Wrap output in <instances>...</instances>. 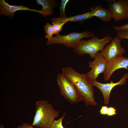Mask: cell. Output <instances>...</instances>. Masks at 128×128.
<instances>
[{
	"instance_id": "1",
	"label": "cell",
	"mask_w": 128,
	"mask_h": 128,
	"mask_svg": "<svg viewBox=\"0 0 128 128\" xmlns=\"http://www.w3.org/2000/svg\"><path fill=\"white\" fill-rule=\"evenodd\" d=\"M62 74L74 85L82 101L87 105L96 106L92 80L87 73H79L72 67L62 68Z\"/></svg>"
},
{
	"instance_id": "2",
	"label": "cell",
	"mask_w": 128,
	"mask_h": 128,
	"mask_svg": "<svg viewBox=\"0 0 128 128\" xmlns=\"http://www.w3.org/2000/svg\"><path fill=\"white\" fill-rule=\"evenodd\" d=\"M36 109L31 125L39 128H50L55 118L59 116V112L46 100L36 102Z\"/></svg>"
},
{
	"instance_id": "3",
	"label": "cell",
	"mask_w": 128,
	"mask_h": 128,
	"mask_svg": "<svg viewBox=\"0 0 128 128\" xmlns=\"http://www.w3.org/2000/svg\"><path fill=\"white\" fill-rule=\"evenodd\" d=\"M112 40V38L110 36H107L102 39L93 36L88 40H81L74 49V51L79 55H83L87 54L91 58H94L98 51L102 50L105 46Z\"/></svg>"
},
{
	"instance_id": "4",
	"label": "cell",
	"mask_w": 128,
	"mask_h": 128,
	"mask_svg": "<svg viewBox=\"0 0 128 128\" xmlns=\"http://www.w3.org/2000/svg\"><path fill=\"white\" fill-rule=\"evenodd\" d=\"M94 36L90 31H85L81 32H73L67 35H56L51 39L48 40L47 45L58 44L63 45L69 48L74 49L78 43L84 38H89Z\"/></svg>"
},
{
	"instance_id": "5",
	"label": "cell",
	"mask_w": 128,
	"mask_h": 128,
	"mask_svg": "<svg viewBox=\"0 0 128 128\" xmlns=\"http://www.w3.org/2000/svg\"><path fill=\"white\" fill-rule=\"evenodd\" d=\"M56 79L60 94L68 102L75 104L82 101L74 85L62 73H58Z\"/></svg>"
},
{
	"instance_id": "6",
	"label": "cell",
	"mask_w": 128,
	"mask_h": 128,
	"mask_svg": "<svg viewBox=\"0 0 128 128\" xmlns=\"http://www.w3.org/2000/svg\"><path fill=\"white\" fill-rule=\"evenodd\" d=\"M121 41L116 36L110 44L106 45L101 51L100 53L102 57L107 62L124 53L125 50L121 46Z\"/></svg>"
},
{
	"instance_id": "7",
	"label": "cell",
	"mask_w": 128,
	"mask_h": 128,
	"mask_svg": "<svg viewBox=\"0 0 128 128\" xmlns=\"http://www.w3.org/2000/svg\"><path fill=\"white\" fill-rule=\"evenodd\" d=\"M109 9L112 18L116 22L128 18V0H115L109 3Z\"/></svg>"
},
{
	"instance_id": "8",
	"label": "cell",
	"mask_w": 128,
	"mask_h": 128,
	"mask_svg": "<svg viewBox=\"0 0 128 128\" xmlns=\"http://www.w3.org/2000/svg\"><path fill=\"white\" fill-rule=\"evenodd\" d=\"M128 78V73H127L123 76L120 80L117 82H114L111 81L110 83H103L95 80H92V85L101 91L104 98V103L105 104L107 105L109 102L110 93L112 89L117 85H123L125 83Z\"/></svg>"
},
{
	"instance_id": "9",
	"label": "cell",
	"mask_w": 128,
	"mask_h": 128,
	"mask_svg": "<svg viewBox=\"0 0 128 128\" xmlns=\"http://www.w3.org/2000/svg\"><path fill=\"white\" fill-rule=\"evenodd\" d=\"M128 58L122 55L118 56L114 59L107 62L106 67L104 72L105 81L109 80L114 72L116 70L124 68L128 70Z\"/></svg>"
},
{
	"instance_id": "10",
	"label": "cell",
	"mask_w": 128,
	"mask_h": 128,
	"mask_svg": "<svg viewBox=\"0 0 128 128\" xmlns=\"http://www.w3.org/2000/svg\"><path fill=\"white\" fill-rule=\"evenodd\" d=\"M94 60L89 63L91 70L87 73L92 80H96L100 74L104 73L105 69L107 62L102 57L101 53L98 52Z\"/></svg>"
},
{
	"instance_id": "11",
	"label": "cell",
	"mask_w": 128,
	"mask_h": 128,
	"mask_svg": "<svg viewBox=\"0 0 128 128\" xmlns=\"http://www.w3.org/2000/svg\"><path fill=\"white\" fill-rule=\"evenodd\" d=\"M27 10L35 12L43 15L41 10L34 9H30L28 7L23 5H12L7 3L4 0H0V14L1 15H4L8 17H14L15 12L18 10Z\"/></svg>"
},
{
	"instance_id": "12",
	"label": "cell",
	"mask_w": 128,
	"mask_h": 128,
	"mask_svg": "<svg viewBox=\"0 0 128 128\" xmlns=\"http://www.w3.org/2000/svg\"><path fill=\"white\" fill-rule=\"evenodd\" d=\"M90 9L93 17L96 16L103 21L109 22L112 18L111 13L109 9L102 8L99 5L95 8L91 7Z\"/></svg>"
},
{
	"instance_id": "13",
	"label": "cell",
	"mask_w": 128,
	"mask_h": 128,
	"mask_svg": "<svg viewBox=\"0 0 128 128\" xmlns=\"http://www.w3.org/2000/svg\"><path fill=\"white\" fill-rule=\"evenodd\" d=\"M93 17L91 12L89 11L83 14L74 16L52 18L51 20L53 22L57 21L61 23L69 22H81Z\"/></svg>"
},
{
	"instance_id": "14",
	"label": "cell",
	"mask_w": 128,
	"mask_h": 128,
	"mask_svg": "<svg viewBox=\"0 0 128 128\" xmlns=\"http://www.w3.org/2000/svg\"><path fill=\"white\" fill-rule=\"evenodd\" d=\"M36 2L38 5L42 6L41 11L43 12L44 17L53 14L54 7L59 4V2L54 0H37Z\"/></svg>"
},
{
	"instance_id": "15",
	"label": "cell",
	"mask_w": 128,
	"mask_h": 128,
	"mask_svg": "<svg viewBox=\"0 0 128 128\" xmlns=\"http://www.w3.org/2000/svg\"><path fill=\"white\" fill-rule=\"evenodd\" d=\"M45 33L46 34L45 38L49 40L53 37V35L54 34V30L53 25L48 23H46L44 26Z\"/></svg>"
},
{
	"instance_id": "16",
	"label": "cell",
	"mask_w": 128,
	"mask_h": 128,
	"mask_svg": "<svg viewBox=\"0 0 128 128\" xmlns=\"http://www.w3.org/2000/svg\"><path fill=\"white\" fill-rule=\"evenodd\" d=\"M66 114L64 113L62 116L58 120H55L51 124L50 128H65L62 124V121Z\"/></svg>"
},
{
	"instance_id": "17",
	"label": "cell",
	"mask_w": 128,
	"mask_h": 128,
	"mask_svg": "<svg viewBox=\"0 0 128 128\" xmlns=\"http://www.w3.org/2000/svg\"><path fill=\"white\" fill-rule=\"evenodd\" d=\"M66 22L61 23L59 22L55 21L52 22L53 25L54 34H58L62 31V27Z\"/></svg>"
},
{
	"instance_id": "18",
	"label": "cell",
	"mask_w": 128,
	"mask_h": 128,
	"mask_svg": "<svg viewBox=\"0 0 128 128\" xmlns=\"http://www.w3.org/2000/svg\"><path fill=\"white\" fill-rule=\"evenodd\" d=\"M69 0H61L59 9L60 17L66 16L65 12V9L67 4L69 1Z\"/></svg>"
},
{
	"instance_id": "19",
	"label": "cell",
	"mask_w": 128,
	"mask_h": 128,
	"mask_svg": "<svg viewBox=\"0 0 128 128\" xmlns=\"http://www.w3.org/2000/svg\"><path fill=\"white\" fill-rule=\"evenodd\" d=\"M117 36L120 40L124 39L128 40V30H123L117 32Z\"/></svg>"
},
{
	"instance_id": "20",
	"label": "cell",
	"mask_w": 128,
	"mask_h": 128,
	"mask_svg": "<svg viewBox=\"0 0 128 128\" xmlns=\"http://www.w3.org/2000/svg\"><path fill=\"white\" fill-rule=\"evenodd\" d=\"M114 30L117 32L125 30H128V23L126 24L120 26H113Z\"/></svg>"
},
{
	"instance_id": "21",
	"label": "cell",
	"mask_w": 128,
	"mask_h": 128,
	"mask_svg": "<svg viewBox=\"0 0 128 128\" xmlns=\"http://www.w3.org/2000/svg\"><path fill=\"white\" fill-rule=\"evenodd\" d=\"M117 110L114 107H110L108 108L107 115L109 116H112L116 114V111Z\"/></svg>"
},
{
	"instance_id": "22",
	"label": "cell",
	"mask_w": 128,
	"mask_h": 128,
	"mask_svg": "<svg viewBox=\"0 0 128 128\" xmlns=\"http://www.w3.org/2000/svg\"><path fill=\"white\" fill-rule=\"evenodd\" d=\"M108 108L106 106H102L99 111L100 114L102 115H107Z\"/></svg>"
},
{
	"instance_id": "23",
	"label": "cell",
	"mask_w": 128,
	"mask_h": 128,
	"mask_svg": "<svg viewBox=\"0 0 128 128\" xmlns=\"http://www.w3.org/2000/svg\"><path fill=\"white\" fill-rule=\"evenodd\" d=\"M17 128H35L33 126L29 124L24 123L18 126Z\"/></svg>"
},
{
	"instance_id": "24",
	"label": "cell",
	"mask_w": 128,
	"mask_h": 128,
	"mask_svg": "<svg viewBox=\"0 0 128 128\" xmlns=\"http://www.w3.org/2000/svg\"><path fill=\"white\" fill-rule=\"evenodd\" d=\"M115 0H107L106 1L109 3H111L114 2Z\"/></svg>"
},
{
	"instance_id": "25",
	"label": "cell",
	"mask_w": 128,
	"mask_h": 128,
	"mask_svg": "<svg viewBox=\"0 0 128 128\" xmlns=\"http://www.w3.org/2000/svg\"><path fill=\"white\" fill-rule=\"evenodd\" d=\"M0 128H4V127L3 125H0Z\"/></svg>"
}]
</instances>
